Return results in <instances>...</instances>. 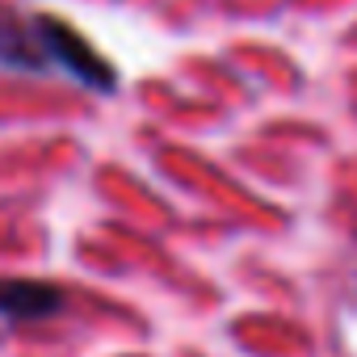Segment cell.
<instances>
[{
    "label": "cell",
    "instance_id": "cell-2",
    "mask_svg": "<svg viewBox=\"0 0 357 357\" xmlns=\"http://www.w3.org/2000/svg\"><path fill=\"white\" fill-rule=\"evenodd\" d=\"M63 307V290L51 282H17V278H0V315L17 319V324H34V319H51Z\"/></svg>",
    "mask_w": 357,
    "mask_h": 357
},
{
    "label": "cell",
    "instance_id": "cell-3",
    "mask_svg": "<svg viewBox=\"0 0 357 357\" xmlns=\"http://www.w3.org/2000/svg\"><path fill=\"white\" fill-rule=\"evenodd\" d=\"M0 63L5 68H22V72H47V51L38 43L34 22H17V17H0Z\"/></svg>",
    "mask_w": 357,
    "mask_h": 357
},
{
    "label": "cell",
    "instance_id": "cell-1",
    "mask_svg": "<svg viewBox=\"0 0 357 357\" xmlns=\"http://www.w3.org/2000/svg\"><path fill=\"white\" fill-rule=\"evenodd\" d=\"M34 30H38V43L47 51V63L51 68H63L68 76H76L80 84L97 89V93H109L118 84V72L89 47V38H80L63 17H34Z\"/></svg>",
    "mask_w": 357,
    "mask_h": 357
}]
</instances>
